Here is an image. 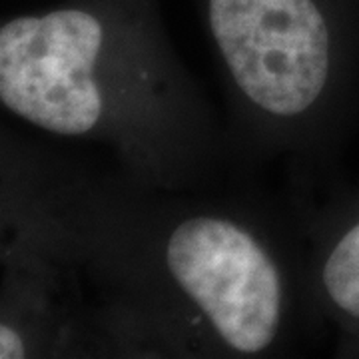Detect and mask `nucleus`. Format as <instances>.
Listing matches in <instances>:
<instances>
[{"mask_svg":"<svg viewBox=\"0 0 359 359\" xmlns=\"http://www.w3.org/2000/svg\"><path fill=\"white\" fill-rule=\"evenodd\" d=\"M104 48L102 22L78 8L8 20L0 28V100L46 132L88 134L106 110L96 82Z\"/></svg>","mask_w":359,"mask_h":359,"instance_id":"f03ea898","label":"nucleus"},{"mask_svg":"<svg viewBox=\"0 0 359 359\" xmlns=\"http://www.w3.org/2000/svg\"><path fill=\"white\" fill-rule=\"evenodd\" d=\"M210 28L236 86L257 110L287 120L323 98L334 39L313 0H210Z\"/></svg>","mask_w":359,"mask_h":359,"instance_id":"f257e3e1","label":"nucleus"},{"mask_svg":"<svg viewBox=\"0 0 359 359\" xmlns=\"http://www.w3.org/2000/svg\"><path fill=\"white\" fill-rule=\"evenodd\" d=\"M26 355V346L22 337L13 325H0V359H18Z\"/></svg>","mask_w":359,"mask_h":359,"instance_id":"39448f33","label":"nucleus"},{"mask_svg":"<svg viewBox=\"0 0 359 359\" xmlns=\"http://www.w3.org/2000/svg\"><path fill=\"white\" fill-rule=\"evenodd\" d=\"M321 285L332 308L359 327V210L323 259Z\"/></svg>","mask_w":359,"mask_h":359,"instance_id":"20e7f679","label":"nucleus"},{"mask_svg":"<svg viewBox=\"0 0 359 359\" xmlns=\"http://www.w3.org/2000/svg\"><path fill=\"white\" fill-rule=\"evenodd\" d=\"M166 266L230 349L259 353L273 344L283 308L280 269L240 224L218 216L180 222L168 238Z\"/></svg>","mask_w":359,"mask_h":359,"instance_id":"7ed1b4c3","label":"nucleus"}]
</instances>
